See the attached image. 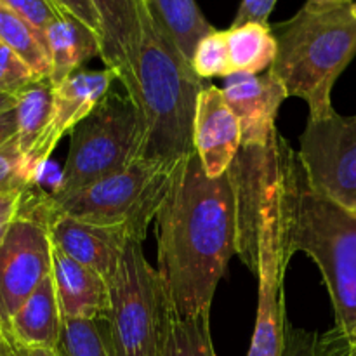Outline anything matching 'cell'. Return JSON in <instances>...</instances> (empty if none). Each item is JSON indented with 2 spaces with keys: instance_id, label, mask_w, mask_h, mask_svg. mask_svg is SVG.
<instances>
[{
  "instance_id": "obj_37",
  "label": "cell",
  "mask_w": 356,
  "mask_h": 356,
  "mask_svg": "<svg viewBox=\"0 0 356 356\" xmlns=\"http://www.w3.org/2000/svg\"><path fill=\"white\" fill-rule=\"evenodd\" d=\"M16 103H17L16 96H6V94H0V113L14 108L16 106Z\"/></svg>"
},
{
  "instance_id": "obj_23",
  "label": "cell",
  "mask_w": 356,
  "mask_h": 356,
  "mask_svg": "<svg viewBox=\"0 0 356 356\" xmlns=\"http://www.w3.org/2000/svg\"><path fill=\"white\" fill-rule=\"evenodd\" d=\"M0 40L23 59L38 79L51 76V58L44 35L2 2H0Z\"/></svg>"
},
{
  "instance_id": "obj_2",
  "label": "cell",
  "mask_w": 356,
  "mask_h": 356,
  "mask_svg": "<svg viewBox=\"0 0 356 356\" xmlns=\"http://www.w3.org/2000/svg\"><path fill=\"white\" fill-rule=\"evenodd\" d=\"M289 145L278 129L263 146H242L232 165L236 190V254L257 277V313L247 356H284L289 320L285 273L291 264L285 159Z\"/></svg>"
},
{
  "instance_id": "obj_13",
  "label": "cell",
  "mask_w": 356,
  "mask_h": 356,
  "mask_svg": "<svg viewBox=\"0 0 356 356\" xmlns=\"http://www.w3.org/2000/svg\"><path fill=\"white\" fill-rule=\"evenodd\" d=\"M193 143L209 177H221L228 172L240 153V122L219 87L205 86L198 96Z\"/></svg>"
},
{
  "instance_id": "obj_17",
  "label": "cell",
  "mask_w": 356,
  "mask_h": 356,
  "mask_svg": "<svg viewBox=\"0 0 356 356\" xmlns=\"http://www.w3.org/2000/svg\"><path fill=\"white\" fill-rule=\"evenodd\" d=\"M63 313L52 273L21 305L9 322L7 336L14 348L58 350L63 334Z\"/></svg>"
},
{
  "instance_id": "obj_16",
  "label": "cell",
  "mask_w": 356,
  "mask_h": 356,
  "mask_svg": "<svg viewBox=\"0 0 356 356\" xmlns=\"http://www.w3.org/2000/svg\"><path fill=\"white\" fill-rule=\"evenodd\" d=\"M52 277L63 318L106 320L110 282L52 245Z\"/></svg>"
},
{
  "instance_id": "obj_6",
  "label": "cell",
  "mask_w": 356,
  "mask_h": 356,
  "mask_svg": "<svg viewBox=\"0 0 356 356\" xmlns=\"http://www.w3.org/2000/svg\"><path fill=\"white\" fill-rule=\"evenodd\" d=\"M176 163L139 159L125 169L70 195H51L52 211L80 221L124 226L143 242L172 183Z\"/></svg>"
},
{
  "instance_id": "obj_1",
  "label": "cell",
  "mask_w": 356,
  "mask_h": 356,
  "mask_svg": "<svg viewBox=\"0 0 356 356\" xmlns=\"http://www.w3.org/2000/svg\"><path fill=\"white\" fill-rule=\"evenodd\" d=\"M155 225L156 271L169 305L183 316L211 312L219 282L236 254L238 212L232 170L209 177L197 152L181 159Z\"/></svg>"
},
{
  "instance_id": "obj_20",
  "label": "cell",
  "mask_w": 356,
  "mask_h": 356,
  "mask_svg": "<svg viewBox=\"0 0 356 356\" xmlns=\"http://www.w3.org/2000/svg\"><path fill=\"white\" fill-rule=\"evenodd\" d=\"M153 19L191 61L195 47L216 30L195 0H143Z\"/></svg>"
},
{
  "instance_id": "obj_35",
  "label": "cell",
  "mask_w": 356,
  "mask_h": 356,
  "mask_svg": "<svg viewBox=\"0 0 356 356\" xmlns=\"http://www.w3.org/2000/svg\"><path fill=\"white\" fill-rule=\"evenodd\" d=\"M14 355V346L10 343L9 336L3 330V327L0 325V356H13Z\"/></svg>"
},
{
  "instance_id": "obj_40",
  "label": "cell",
  "mask_w": 356,
  "mask_h": 356,
  "mask_svg": "<svg viewBox=\"0 0 356 356\" xmlns=\"http://www.w3.org/2000/svg\"><path fill=\"white\" fill-rule=\"evenodd\" d=\"M322 356H327V355H325V353H323V351H322Z\"/></svg>"
},
{
  "instance_id": "obj_34",
  "label": "cell",
  "mask_w": 356,
  "mask_h": 356,
  "mask_svg": "<svg viewBox=\"0 0 356 356\" xmlns=\"http://www.w3.org/2000/svg\"><path fill=\"white\" fill-rule=\"evenodd\" d=\"M16 356H61L58 350H44V348H14Z\"/></svg>"
},
{
  "instance_id": "obj_39",
  "label": "cell",
  "mask_w": 356,
  "mask_h": 356,
  "mask_svg": "<svg viewBox=\"0 0 356 356\" xmlns=\"http://www.w3.org/2000/svg\"><path fill=\"white\" fill-rule=\"evenodd\" d=\"M344 2H348V3H353V2H356V0H344Z\"/></svg>"
},
{
  "instance_id": "obj_9",
  "label": "cell",
  "mask_w": 356,
  "mask_h": 356,
  "mask_svg": "<svg viewBox=\"0 0 356 356\" xmlns=\"http://www.w3.org/2000/svg\"><path fill=\"white\" fill-rule=\"evenodd\" d=\"M51 218L49 193L30 188L0 243V325L6 332L14 313L52 273Z\"/></svg>"
},
{
  "instance_id": "obj_19",
  "label": "cell",
  "mask_w": 356,
  "mask_h": 356,
  "mask_svg": "<svg viewBox=\"0 0 356 356\" xmlns=\"http://www.w3.org/2000/svg\"><path fill=\"white\" fill-rule=\"evenodd\" d=\"M45 45L51 58L52 86L68 79L89 59L101 58V38L96 31L70 14H59L44 31Z\"/></svg>"
},
{
  "instance_id": "obj_24",
  "label": "cell",
  "mask_w": 356,
  "mask_h": 356,
  "mask_svg": "<svg viewBox=\"0 0 356 356\" xmlns=\"http://www.w3.org/2000/svg\"><path fill=\"white\" fill-rule=\"evenodd\" d=\"M58 351L61 356H117L106 320L65 318Z\"/></svg>"
},
{
  "instance_id": "obj_10",
  "label": "cell",
  "mask_w": 356,
  "mask_h": 356,
  "mask_svg": "<svg viewBox=\"0 0 356 356\" xmlns=\"http://www.w3.org/2000/svg\"><path fill=\"white\" fill-rule=\"evenodd\" d=\"M298 159L313 190L356 216V115L308 118Z\"/></svg>"
},
{
  "instance_id": "obj_8",
  "label": "cell",
  "mask_w": 356,
  "mask_h": 356,
  "mask_svg": "<svg viewBox=\"0 0 356 356\" xmlns=\"http://www.w3.org/2000/svg\"><path fill=\"white\" fill-rule=\"evenodd\" d=\"M117 356H162L167 298L162 280L143 252V242H129L110 280L106 316Z\"/></svg>"
},
{
  "instance_id": "obj_25",
  "label": "cell",
  "mask_w": 356,
  "mask_h": 356,
  "mask_svg": "<svg viewBox=\"0 0 356 356\" xmlns=\"http://www.w3.org/2000/svg\"><path fill=\"white\" fill-rule=\"evenodd\" d=\"M191 66L195 73L204 80L232 75L233 70L225 31L214 30L198 42L191 58Z\"/></svg>"
},
{
  "instance_id": "obj_27",
  "label": "cell",
  "mask_w": 356,
  "mask_h": 356,
  "mask_svg": "<svg viewBox=\"0 0 356 356\" xmlns=\"http://www.w3.org/2000/svg\"><path fill=\"white\" fill-rule=\"evenodd\" d=\"M35 80H38V76L33 70L0 40V94L17 96Z\"/></svg>"
},
{
  "instance_id": "obj_14",
  "label": "cell",
  "mask_w": 356,
  "mask_h": 356,
  "mask_svg": "<svg viewBox=\"0 0 356 356\" xmlns=\"http://www.w3.org/2000/svg\"><path fill=\"white\" fill-rule=\"evenodd\" d=\"M99 17L101 59L117 73L125 92L134 99L136 65L141 44V0H90Z\"/></svg>"
},
{
  "instance_id": "obj_26",
  "label": "cell",
  "mask_w": 356,
  "mask_h": 356,
  "mask_svg": "<svg viewBox=\"0 0 356 356\" xmlns=\"http://www.w3.org/2000/svg\"><path fill=\"white\" fill-rule=\"evenodd\" d=\"M33 184L35 177L28 169L17 138H13L0 146V197L10 191L30 190Z\"/></svg>"
},
{
  "instance_id": "obj_7",
  "label": "cell",
  "mask_w": 356,
  "mask_h": 356,
  "mask_svg": "<svg viewBox=\"0 0 356 356\" xmlns=\"http://www.w3.org/2000/svg\"><path fill=\"white\" fill-rule=\"evenodd\" d=\"M143 120L127 92L110 90L72 131L68 156L51 195H70L143 159Z\"/></svg>"
},
{
  "instance_id": "obj_41",
  "label": "cell",
  "mask_w": 356,
  "mask_h": 356,
  "mask_svg": "<svg viewBox=\"0 0 356 356\" xmlns=\"http://www.w3.org/2000/svg\"><path fill=\"white\" fill-rule=\"evenodd\" d=\"M13 356H16V355H13Z\"/></svg>"
},
{
  "instance_id": "obj_11",
  "label": "cell",
  "mask_w": 356,
  "mask_h": 356,
  "mask_svg": "<svg viewBox=\"0 0 356 356\" xmlns=\"http://www.w3.org/2000/svg\"><path fill=\"white\" fill-rule=\"evenodd\" d=\"M226 101L236 115L242 146H263L277 131V115L289 97L284 83L268 70L264 73H232L225 76Z\"/></svg>"
},
{
  "instance_id": "obj_33",
  "label": "cell",
  "mask_w": 356,
  "mask_h": 356,
  "mask_svg": "<svg viewBox=\"0 0 356 356\" xmlns=\"http://www.w3.org/2000/svg\"><path fill=\"white\" fill-rule=\"evenodd\" d=\"M17 134V120H16V106L0 113V146L6 145Z\"/></svg>"
},
{
  "instance_id": "obj_30",
  "label": "cell",
  "mask_w": 356,
  "mask_h": 356,
  "mask_svg": "<svg viewBox=\"0 0 356 356\" xmlns=\"http://www.w3.org/2000/svg\"><path fill=\"white\" fill-rule=\"evenodd\" d=\"M49 2H51L59 13L70 14V16L76 17L80 23H83L87 28L96 31L101 38L99 17H97V13L90 0H49Z\"/></svg>"
},
{
  "instance_id": "obj_3",
  "label": "cell",
  "mask_w": 356,
  "mask_h": 356,
  "mask_svg": "<svg viewBox=\"0 0 356 356\" xmlns=\"http://www.w3.org/2000/svg\"><path fill=\"white\" fill-rule=\"evenodd\" d=\"M285 207L292 254L312 257L322 271L334 329L320 336L327 356H356V216L309 186L298 153L285 159Z\"/></svg>"
},
{
  "instance_id": "obj_38",
  "label": "cell",
  "mask_w": 356,
  "mask_h": 356,
  "mask_svg": "<svg viewBox=\"0 0 356 356\" xmlns=\"http://www.w3.org/2000/svg\"><path fill=\"white\" fill-rule=\"evenodd\" d=\"M351 13H353V16L356 17V2L351 3Z\"/></svg>"
},
{
  "instance_id": "obj_28",
  "label": "cell",
  "mask_w": 356,
  "mask_h": 356,
  "mask_svg": "<svg viewBox=\"0 0 356 356\" xmlns=\"http://www.w3.org/2000/svg\"><path fill=\"white\" fill-rule=\"evenodd\" d=\"M0 2L19 14L42 35H44L45 28L61 14L49 0H0Z\"/></svg>"
},
{
  "instance_id": "obj_36",
  "label": "cell",
  "mask_w": 356,
  "mask_h": 356,
  "mask_svg": "<svg viewBox=\"0 0 356 356\" xmlns=\"http://www.w3.org/2000/svg\"><path fill=\"white\" fill-rule=\"evenodd\" d=\"M341 3H348L344 0H306L305 6L312 7V9H322V7H334L341 6Z\"/></svg>"
},
{
  "instance_id": "obj_22",
  "label": "cell",
  "mask_w": 356,
  "mask_h": 356,
  "mask_svg": "<svg viewBox=\"0 0 356 356\" xmlns=\"http://www.w3.org/2000/svg\"><path fill=\"white\" fill-rule=\"evenodd\" d=\"M162 356H216L211 336V312L183 316L167 301Z\"/></svg>"
},
{
  "instance_id": "obj_32",
  "label": "cell",
  "mask_w": 356,
  "mask_h": 356,
  "mask_svg": "<svg viewBox=\"0 0 356 356\" xmlns=\"http://www.w3.org/2000/svg\"><path fill=\"white\" fill-rule=\"evenodd\" d=\"M26 191L28 190L10 191V193L2 195V197H0V243H2L9 226L13 225L16 214L19 212L21 204H23V198L24 195H26Z\"/></svg>"
},
{
  "instance_id": "obj_29",
  "label": "cell",
  "mask_w": 356,
  "mask_h": 356,
  "mask_svg": "<svg viewBox=\"0 0 356 356\" xmlns=\"http://www.w3.org/2000/svg\"><path fill=\"white\" fill-rule=\"evenodd\" d=\"M284 356H322L318 334L298 329L289 322L285 334Z\"/></svg>"
},
{
  "instance_id": "obj_4",
  "label": "cell",
  "mask_w": 356,
  "mask_h": 356,
  "mask_svg": "<svg viewBox=\"0 0 356 356\" xmlns=\"http://www.w3.org/2000/svg\"><path fill=\"white\" fill-rule=\"evenodd\" d=\"M139 17L141 44L132 101L143 120L141 156L176 163L195 152V113L198 96L207 83L153 19L143 0Z\"/></svg>"
},
{
  "instance_id": "obj_12",
  "label": "cell",
  "mask_w": 356,
  "mask_h": 356,
  "mask_svg": "<svg viewBox=\"0 0 356 356\" xmlns=\"http://www.w3.org/2000/svg\"><path fill=\"white\" fill-rule=\"evenodd\" d=\"M51 238L56 249L99 273L108 282L113 278L129 242L134 240L124 226L94 225L54 211Z\"/></svg>"
},
{
  "instance_id": "obj_21",
  "label": "cell",
  "mask_w": 356,
  "mask_h": 356,
  "mask_svg": "<svg viewBox=\"0 0 356 356\" xmlns=\"http://www.w3.org/2000/svg\"><path fill=\"white\" fill-rule=\"evenodd\" d=\"M233 73H264L277 56L273 28L263 23L229 26L225 31Z\"/></svg>"
},
{
  "instance_id": "obj_31",
  "label": "cell",
  "mask_w": 356,
  "mask_h": 356,
  "mask_svg": "<svg viewBox=\"0 0 356 356\" xmlns=\"http://www.w3.org/2000/svg\"><path fill=\"white\" fill-rule=\"evenodd\" d=\"M277 2L278 0H242L232 26H240L245 23L268 24L270 14L273 13Z\"/></svg>"
},
{
  "instance_id": "obj_15",
  "label": "cell",
  "mask_w": 356,
  "mask_h": 356,
  "mask_svg": "<svg viewBox=\"0 0 356 356\" xmlns=\"http://www.w3.org/2000/svg\"><path fill=\"white\" fill-rule=\"evenodd\" d=\"M117 73L110 68L89 72L79 70L58 86H52V122L45 141V159H51L52 152L66 132H72L83 118L89 117L97 104L110 94Z\"/></svg>"
},
{
  "instance_id": "obj_18",
  "label": "cell",
  "mask_w": 356,
  "mask_h": 356,
  "mask_svg": "<svg viewBox=\"0 0 356 356\" xmlns=\"http://www.w3.org/2000/svg\"><path fill=\"white\" fill-rule=\"evenodd\" d=\"M16 97V138L28 169L37 181L49 162L44 148L52 122V82L49 79L35 80Z\"/></svg>"
},
{
  "instance_id": "obj_5",
  "label": "cell",
  "mask_w": 356,
  "mask_h": 356,
  "mask_svg": "<svg viewBox=\"0 0 356 356\" xmlns=\"http://www.w3.org/2000/svg\"><path fill=\"white\" fill-rule=\"evenodd\" d=\"M277 56L270 72L289 97L306 101L308 118L332 115V89L356 56V17L351 3L312 9L273 26Z\"/></svg>"
}]
</instances>
